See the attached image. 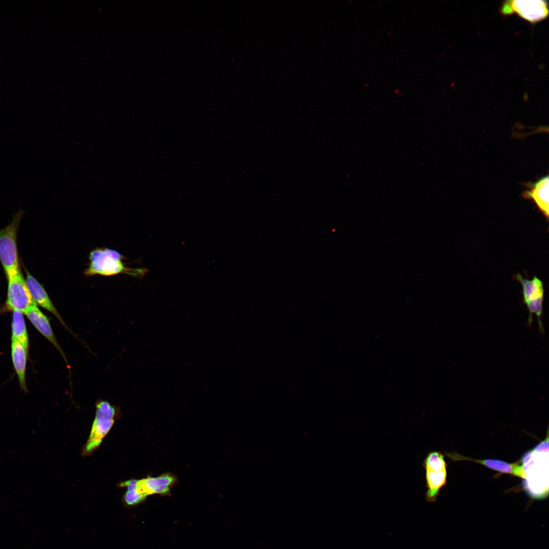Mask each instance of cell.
Returning a JSON list of instances; mask_svg holds the SVG:
<instances>
[{
	"instance_id": "cell-16",
	"label": "cell",
	"mask_w": 549,
	"mask_h": 549,
	"mask_svg": "<svg viewBox=\"0 0 549 549\" xmlns=\"http://www.w3.org/2000/svg\"><path fill=\"white\" fill-rule=\"evenodd\" d=\"M393 92H394V94H395L396 95V96L399 95L400 90H399V88L395 89Z\"/></svg>"
},
{
	"instance_id": "cell-5",
	"label": "cell",
	"mask_w": 549,
	"mask_h": 549,
	"mask_svg": "<svg viewBox=\"0 0 549 549\" xmlns=\"http://www.w3.org/2000/svg\"><path fill=\"white\" fill-rule=\"evenodd\" d=\"M24 211L19 208L12 221L0 229V261L5 272L19 267L17 246V232Z\"/></svg>"
},
{
	"instance_id": "cell-14",
	"label": "cell",
	"mask_w": 549,
	"mask_h": 549,
	"mask_svg": "<svg viewBox=\"0 0 549 549\" xmlns=\"http://www.w3.org/2000/svg\"><path fill=\"white\" fill-rule=\"evenodd\" d=\"M11 348L12 360L20 388L26 392V367L28 351L20 342L13 340H11Z\"/></svg>"
},
{
	"instance_id": "cell-11",
	"label": "cell",
	"mask_w": 549,
	"mask_h": 549,
	"mask_svg": "<svg viewBox=\"0 0 549 549\" xmlns=\"http://www.w3.org/2000/svg\"><path fill=\"white\" fill-rule=\"evenodd\" d=\"M24 314L35 328L59 351L64 359L68 369L70 370V367L65 354L56 340L47 316L40 310L37 307V304H35L29 308Z\"/></svg>"
},
{
	"instance_id": "cell-10",
	"label": "cell",
	"mask_w": 549,
	"mask_h": 549,
	"mask_svg": "<svg viewBox=\"0 0 549 549\" xmlns=\"http://www.w3.org/2000/svg\"><path fill=\"white\" fill-rule=\"evenodd\" d=\"M25 272V282L34 300L37 304L53 314L66 330L76 336L62 319L42 285L26 269Z\"/></svg>"
},
{
	"instance_id": "cell-3",
	"label": "cell",
	"mask_w": 549,
	"mask_h": 549,
	"mask_svg": "<svg viewBox=\"0 0 549 549\" xmlns=\"http://www.w3.org/2000/svg\"><path fill=\"white\" fill-rule=\"evenodd\" d=\"M118 413V408L109 402L103 400L97 401L95 417L89 435L82 448L83 456L90 455L99 447L112 428Z\"/></svg>"
},
{
	"instance_id": "cell-1",
	"label": "cell",
	"mask_w": 549,
	"mask_h": 549,
	"mask_svg": "<svg viewBox=\"0 0 549 549\" xmlns=\"http://www.w3.org/2000/svg\"><path fill=\"white\" fill-rule=\"evenodd\" d=\"M523 470L522 486L532 499H544L548 495V435L520 460Z\"/></svg>"
},
{
	"instance_id": "cell-15",
	"label": "cell",
	"mask_w": 549,
	"mask_h": 549,
	"mask_svg": "<svg viewBox=\"0 0 549 549\" xmlns=\"http://www.w3.org/2000/svg\"><path fill=\"white\" fill-rule=\"evenodd\" d=\"M11 327V340L20 342L28 351V337L23 313L13 311Z\"/></svg>"
},
{
	"instance_id": "cell-17",
	"label": "cell",
	"mask_w": 549,
	"mask_h": 549,
	"mask_svg": "<svg viewBox=\"0 0 549 549\" xmlns=\"http://www.w3.org/2000/svg\"><path fill=\"white\" fill-rule=\"evenodd\" d=\"M369 85H370V84H369V83L368 82H365V83H364L363 84V86L364 88H367V87H368L369 86Z\"/></svg>"
},
{
	"instance_id": "cell-8",
	"label": "cell",
	"mask_w": 549,
	"mask_h": 549,
	"mask_svg": "<svg viewBox=\"0 0 549 549\" xmlns=\"http://www.w3.org/2000/svg\"><path fill=\"white\" fill-rule=\"evenodd\" d=\"M514 278L522 286L524 302L529 311L528 325L530 326L532 325L533 315H535L537 318L538 326L541 327L544 296L542 282L536 277L529 280L524 278L520 274H516Z\"/></svg>"
},
{
	"instance_id": "cell-12",
	"label": "cell",
	"mask_w": 549,
	"mask_h": 549,
	"mask_svg": "<svg viewBox=\"0 0 549 549\" xmlns=\"http://www.w3.org/2000/svg\"><path fill=\"white\" fill-rule=\"evenodd\" d=\"M445 454L454 461H472L500 473L511 474L521 478L523 477V470L520 460L514 463H509L497 459H474L456 452H445Z\"/></svg>"
},
{
	"instance_id": "cell-6",
	"label": "cell",
	"mask_w": 549,
	"mask_h": 549,
	"mask_svg": "<svg viewBox=\"0 0 549 549\" xmlns=\"http://www.w3.org/2000/svg\"><path fill=\"white\" fill-rule=\"evenodd\" d=\"M5 273L8 280L6 306L9 310L24 314L29 308L37 304L32 297L20 268Z\"/></svg>"
},
{
	"instance_id": "cell-2",
	"label": "cell",
	"mask_w": 549,
	"mask_h": 549,
	"mask_svg": "<svg viewBox=\"0 0 549 549\" xmlns=\"http://www.w3.org/2000/svg\"><path fill=\"white\" fill-rule=\"evenodd\" d=\"M89 262L84 273L87 277L95 275L111 276L119 273L142 278L148 270L145 268H130L123 262V256L118 252L108 248H98L89 256Z\"/></svg>"
},
{
	"instance_id": "cell-13",
	"label": "cell",
	"mask_w": 549,
	"mask_h": 549,
	"mask_svg": "<svg viewBox=\"0 0 549 549\" xmlns=\"http://www.w3.org/2000/svg\"><path fill=\"white\" fill-rule=\"evenodd\" d=\"M530 189L523 194L524 198L531 199L536 203L540 211L548 220L549 213V178L544 176L537 182L531 184Z\"/></svg>"
},
{
	"instance_id": "cell-19",
	"label": "cell",
	"mask_w": 549,
	"mask_h": 549,
	"mask_svg": "<svg viewBox=\"0 0 549 549\" xmlns=\"http://www.w3.org/2000/svg\"><path fill=\"white\" fill-rule=\"evenodd\" d=\"M382 6V4H380V5L379 6V8H381V7Z\"/></svg>"
},
{
	"instance_id": "cell-18",
	"label": "cell",
	"mask_w": 549,
	"mask_h": 549,
	"mask_svg": "<svg viewBox=\"0 0 549 549\" xmlns=\"http://www.w3.org/2000/svg\"><path fill=\"white\" fill-rule=\"evenodd\" d=\"M391 30H392V29L391 28V29H390V30L387 33V35L388 37H390L391 36V35H392Z\"/></svg>"
},
{
	"instance_id": "cell-7",
	"label": "cell",
	"mask_w": 549,
	"mask_h": 549,
	"mask_svg": "<svg viewBox=\"0 0 549 549\" xmlns=\"http://www.w3.org/2000/svg\"><path fill=\"white\" fill-rule=\"evenodd\" d=\"M503 16L516 14L522 19L534 24L546 19L548 4L543 0H510L504 1L499 10Z\"/></svg>"
},
{
	"instance_id": "cell-4",
	"label": "cell",
	"mask_w": 549,
	"mask_h": 549,
	"mask_svg": "<svg viewBox=\"0 0 549 549\" xmlns=\"http://www.w3.org/2000/svg\"><path fill=\"white\" fill-rule=\"evenodd\" d=\"M422 466L425 470V500L435 502L447 482V465L444 455L439 451H432L423 460Z\"/></svg>"
},
{
	"instance_id": "cell-9",
	"label": "cell",
	"mask_w": 549,
	"mask_h": 549,
	"mask_svg": "<svg viewBox=\"0 0 549 549\" xmlns=\"http://www.w3.org/2000/svg\"><path fill=\"white\" fill-rule=\"evenodd\" d=\"M176 480L174 475L165 473L157 477L147 476L141 479H130L120 482L119 485L133 489L144 500L150 495L169 492Z\"/></svg>"
}]
</instances>
